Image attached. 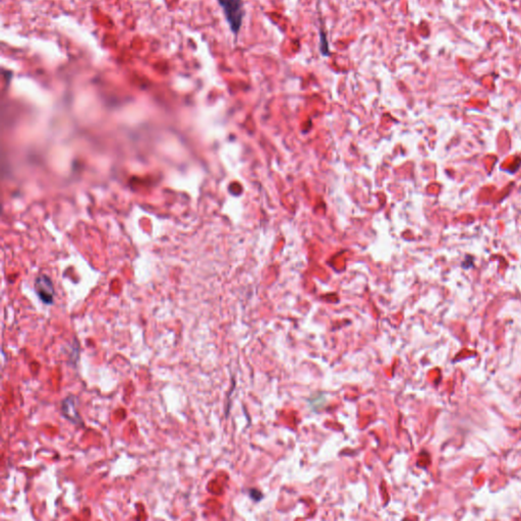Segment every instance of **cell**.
<instances>
[{
	"label": "cell",
	"mask_w": 521,
	"mask_h": 521,
	"mask_svg": "<svg viewBox=\"0 0 521 521\" xmlns=\"http://www.w3.org/2000/svg\"><path fill=\"white\" fill-rule=\"evenodd\" d=\"M62 411L64 416L75 423L81 422L82 419L78 414L76 405H75V398H66L63 400L62 403Z\"/></svg>",
	"instance_id": "cell-2"
},
{
	"label": "cell",
	"mask_w": 521,
	"mask_h": 521,
	"mask_svg": "<svg viewBox=\"0 0 521 521\" xmlns=\"http://www.w3.org/2000/svg\"><path fill=\"white\" fill-rule=\"evenodd\" d=\"M218 3L223 9L231 32L238 35L242 28L245 16L243 0H218Z\"/></svg>",
	"instance_id": "cell-1"
},
{
	"label": "cell",
	"mask_w": 521,
	"mask_h": 521,
	"mask_svg": "<svg viewBox=\"0 0 521 521\" xmlns=\"http://www.w3.org/2000/svg\"><path fill=\"white\" fill-rule=\"evenodd\" d=\"M37 292H38L39 296L41 297V299L45 303H51L52 302V300H53V289L49 285V283L45 284L44 282H41L39 285L37 286Z\"/></svg>",
	"instance_id": "cell-3"
}]
</instances>
